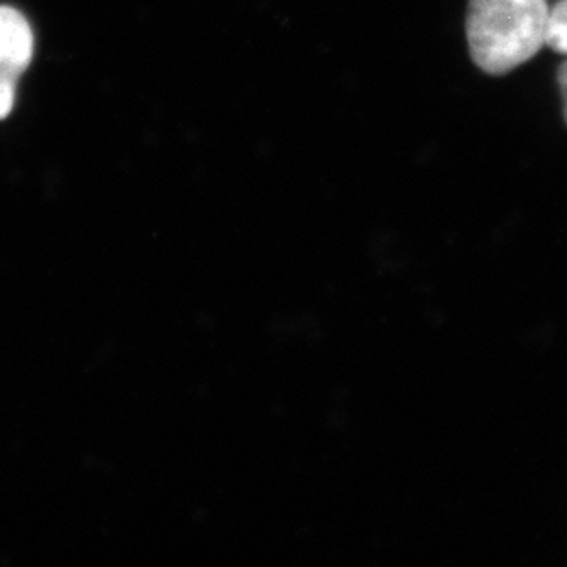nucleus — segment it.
I'll list each match as a JSON object with an SVG mask.
<instances>
[{"label":"nucleus","instance_id":"7ed1b4c3","mask_svg":"<svg viewBox=\"0 0 567 567\" xmlns=\"http://www.w3.org/2000/svg\"><path fill=\"white\" fill-rule=\"evenodd\" d=\"M546 44L558 54L567 55V0H558L549 10Z\"/></svg>","mask_w":567,"mask_h":567},{"label":"nucleus","instance_id":"20e7f679","mask_svg":"<svg viewBox=\"0 0 567 567\" xmlns=\"http://www.w3.org/2000/svg\"><path fill=\"white\" fill-rule=\"evenodd\" d=\"M21 75L11 70L0 69V120H4L13 109L16 86Z\"/></svg>","mask_w":567,"mask_h":567},{"label":"nucleus","instance_id":"f257e3e1","mask_svg":"<svg viewBox=\"0 0 567 567\" xmlns=\"http://www.w3.org/2000/svg\"><path fill=\"white\" fill-rule=\"evenodd\" d=\"M547 0H471L466 39L474 63L491 75L508 74L546 44Z\"/></svg>","mask_w":567,"mask_h":567},{"label":"nucleus","instance_id":"f03ea898","mask_svg":"<svg viewBox=\"0 0 567 567\" xmlns=\"http://www.w3.org/2000/svg\"><path fill=\"white\" fill-rule=\"evenodd\" d=\"M33 33L27 19L8 6H0V69L22 75L32 61Z\"/></svg>","mask_w":567,"mask_h":567},{"label":"nucleus","instance_id":"39448f33","mask_svg":"<svg viewBox=\"0 0 567 567\" xmlns=\"http://www.w3.org/2000/svg\"><path fill=\"white\" fill-rule=\"evenodd\" d=\"M557 80L558 86H560V94H563L564 120H566L567 124V61H564V63L560 64V69H558Z\"/></svg>","mask_w":567,"mask_h":567}]
</instances>
